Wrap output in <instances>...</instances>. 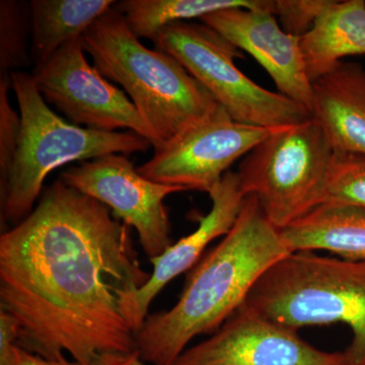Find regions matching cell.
I'll list each match as a JSON object with an SVG mask.
<instances>
[{"mask_svg": "<svg viewBox=\"0 0 365 365\" xmlns=\"http://www.w3.org/2000/svg\"><path fill=\"white\" fill-rule=\"evenodd\" d=\"M131 227L57 180L0 237V309L21 325L19 345L81 365L136 351L135 299L150 279Z\"/></svg>", "mask_w": 365, "mask_h": 365, "instance_id": "1", "label": "cell"}, {"mask_svg": "<svg viewBox=\"0 0 365 365\" xmlns=\"http://www.w3.org/2000/svg\"><path fill=\"white\" fill-rule=\"evenodd\" d=\"M290 254L258 199L245 198L234 227L190 272L179 300L150 314L136 335L145 364L172 365L194 338L215 333L242 307L255 283Z\"/></svg>", "mask_w": 365, "mask_h": 365, "instance_id": "2", "label": "cell"}, {"mask_svg": "<svg viewBox=\"0 0 365 365\" xmlns=\"http://www.w3.org/2000/svg\"><path fill=\"white\" fill-rule=\"evenodd\" d=\"M83 44L98 71L123 88L157 137L155 148L220 106L177 59L143 45L115 6L83 34Z\"/></svg>", "mask_w": 365, "mask_h": 365, "instance_id": "3", "label": "cell"}, {"mask_svg": "<svg viewBox=\"0 0 365 365\" xmlns=\"http://www.w3.org/2000/svg\"><path fill=\"white\" fill-rule=\"evenodd\" d=\"M281 326L344 324L352 333L344 350L351 365H365V262L294 252L274 263L245 302Z\"/></svg>", "mask_w": 365, "mask_h": 365, "instance_id": "4", "label": "cell"}, {"mask_svg": "<svg viewBox=\"0 0 365 365\" xmlns=\"http://www.w3.org/2000/svg\"><path fill=\"white\" fill-rule=\"evenodd\" d=\"M9 76L20 109L21 130L9 177L0 184L2 225L14 227L32 212L46 178L57 168L113 153H144L153 146L134 132L98 131L71 124L45 102L32 74L16 71Z\"/></svg>", "mask_w": 365, "mask_h": 365, "instance_id": "5", "label": "cell"}, {"mask_svg": "<svg viewBox=\"0 0 365 365\" xmlns=\"http://www.w3.org/2000/svg\"><path fill=\"white\" fill-rule=\"evenodd\" d=\"M333 153L313 117L280 127L242 160L240 189L256 197L269 222L282 230L325 202Z\"/></svg>", "mask_w": 365, "mask_h": 365, "instance_id": "6", "label": "cell"}, {"mask_svg": "<svg viewBox=\"0 0 365 365\" xmlns=\"http://www.w3.org/2000/svg\"><path fill=\"white\" fill-rule=\"evenodd\" d=\"M153 43L177 59L235 121L279 128L313 117L294 101L254 83L235 66V58L242 57L240 50L204 24H172Z\"/></svg>", "mask_w": 365, "mask_h": 365, "instance_id": "7", "label": "cell"}, {"mask_svg": "<svg viewBox=\"0 0 365 365\" xmlns=\"http://www.w3.org/2000/svg\"><path fill=\"white\" fill-rule=\"evenodd\" d=\"M85 52L83 37L78 38L35 66L33 81L45 102L76 126L104 132L127 129L157 148V137L126 93L91 66Z\"/></svg>", "mask_w": 365, "mask_h": 365, "instance_id": "8", "label": "cell"}, {"mask_svg": "<svg viewBox=\"0 0 365 365\" xmlns=\"http://www.w3.org/2000/svg\"><path fill=\"white\" fill-rule=\"evenodd\" d=\"M276 129L235 121L220 106L198 123L155 148L153 157L137 170L158 184L209 194L235 160L246 157Z\"/></svg>", "mask_w": 365, "mask_h": 365, "instance_id": "9", "label": "cell"}, {"mask_svg": "<svg viewBox=\"0 0 365 365\" xmlns=\"http://www.w3.org/2000/svg\"><path fill=\"white\" fill-rule=\"evenodd\" d=\"M60 181L100 201L128 227L135 228L150 259L172 246L169 213L163 199L184 188L158 184L139 174L125 155L86 160L62 173Z\"/></svg>", "mask_w": 365, "mask_h": 365, "instance_id": "10", "label": "cell"}, {"mask_svg": "<svg viewBox=\"0 0 365 365\" xmlns=\"http://www.w3.org/2000/svg\"><path fill=\"white\" fill-rule=\"evenodd\" d=\"M172 365H351L344 351L327 352L240 307L210 338L187 348Z\"/></svg>", "mask_w": 365, "mask_h": 365, "instance_id": "11", "label": "cell"}, {"mask_svg": "<svg viewBox=\"0 0 365 365\" xmlns=\"http://www.w3.org/2000/svg\"><path fill=\"white\" fill-rule=\"evenodd\" d=\"M200 21L252 55L273 79L278 93L312 114L314 86L307 74L302 38L285 32L273 14L235 7L207 14Z\"/></svg>", "mask_w": 365, "mask_h": 365, "instance_id": "12", "label": "cell"}, {"mask_svg": "<svg viewBox=\"0 0 365 365\" xmlns=\"http://www.w3.org/2000/svg\"><path fill=\"white\" fill-rule=\"evenodd\" d=\"M212 207L199 220L195 232L182 237L160 256L150 259L153 266L150 279L136 295L135 321L138 331L148 318L151 302L165 285L196 265L204 250L217 237L227 235L241 212L245 197L237 173L228 170L209 193Z\"/></svg>", "mask_w": 365, "mask_h": 365, "instance_id": "13", "label": "cell"}, {"mask_svg": "<svg viewBox=\"0 0 365 365\" xmlns=\"http://www.w3.org/2000/svg\"><path fill=\"white\" fill-rule=\"evenodd\" d=\"M312 116L334 151L365 155V68L340 61L313 83Z\"/></svg>", "mask_w": 365, "mask_h": 365, "instance_id": "14", "label": "cell"}, {"mask_svg": "<svg viewBox=\"0 0 365 365\" xmlns=\"http://www.w3.org/2000/svg\"><path fill=\"white\" fill-rule=\"evenodd\" d=\"M280 235L290 253L321 250L365 262V208L324 202L280 230Z\"/></svg>", "mask_w": 365, "mask_h": 365, "instance_id": "15", "label": "cell"}, {"mask_svg": "<svg viewBox=\"0 0 365 365\" xmlns=\"http://www.w3.org/2000/svg\"><path fill=\"white\" fill-rule=\"evenodd\" d=\"M302 47L313 83L345 57L365 55L364 0H332L302 38Z\"/></svg>", "mask_w": 365, "mask_h": 365, "instance_id": "16", "label": "cell"}, {"mask_svg": "<svg viewBox=\"0 0 365 365\" xmlns=\"http://www.w3.org/2000/svg\"><path fill=\"white\" fill-rule=\"evenodd\" d=\"M113 0H32L31 56L45 63L67 43L83 34L115 6Z\"/></svg>", "mask_w": 365, "mask_h": 365, "instance_id": "17", "label": "cell"}, {"mask_svg": "<svg viewBox=\"0 0 365 365\" xmlns=\"http://www.w3.org/2000/svg\"><path fill=\"white\" fill-rule=\"evenodd\" d=\"M115 7L137 38L155 41L165 26L201 19L222 9H259L272 14V0H122Z\"/></svg>", "mask_w": 365, "mask_h": 365, "instance_id": "18", "label": "cell"}, {"mask_svg": "<svg viewBox=\"0 0 365 365\" xmlns=\"http://www.w3.org/2000/svg\"><path fill=\"white\" fill-rule=\"evenodd\" d=\"M32 36L30 2L0 1V76L20 71L30 60Z\"/></svg>", "mask_w": 365, "mask_h": 365, "instance_id": "19", "label": "cell"}, {"mask_svg": "<svg viewBox=\"0 0 365 365\" xmlns=\"http://www.w3.org/2000/svg\"><path fill=\"white\" fill-rule=\"evenodd\" d=\"M325 202L365 208V155L334 151Z\"/></svg>", "mask_w": 365, "mask_h": 365, "instance_id": "20", "label": "cell"}, {"mask_svg": "<svg viewBox=\"0 0 365 365\" xmlns=\"http://www.w3.org/2000/svg\"><path fill=\"white\" fill-rule=\"evenodd\" d=\"M11 76H0V184L9 177L18 148L21 117L9 103Z\"/></svg>", "mask_w": 365, "mask_h": 365, "instance_id": "21", "label": "cell"}, {"mask_svg": "<svg viewBox=\"0 0 365 365\" xmlns=\"http://www.w3.org/2000/svg\"><path fill=\"white\" fill-rule=\"evenodd\" d=\"M332 0H273L272 14L281 28L295 37L302 38Z\"/></svg>", "mask_w": 365, "mask_h": 365, "instance_id": "22", "label": "cell"}, {"mask_svg": "<svg viewBox=\"0 0 365 365\" xmlns=\"http://www.w3.org/2000/svg\"><path fill=\"white\" fill-rule=\"evenodd\" d=\"M0 365H81L76 360L68 359L66 355L59 359H48L16 344L7 354L6 359L0 361Z\"/></svg>", "mask_w": 365, "mask_h": 365, "instance_id": "23", "label": "cell"}, {"mask_svg": "<svg viewBox=\"0 0 365 365\" xmlns=\"http://www.w3.org/2000/svg\"><path fill=\"white\" fill-rule=\"evenodd\" d=\"M21 337V325L18 319L9 312L0 309V361L6 359L7 354Z\"/></svg>", "mask_w": 365, "mask_h": 365, "instance_id": "24", "label": "cell"}, {"mask_svg": "<svg viewBox=\"0 0 365 365\" xmlns=\"http://www.w3.org/2000/svg\"><path fill=\"white\" fill-rule=\"evenodd\" d=\"M101 365H146V364L139 357L138 353L134 352L131 354L110 357L103 361Z\"/></svg>", "mask_w": 365, "mask_h": 365, "instance_id": "25", "label": "cell"}]
</instances>
